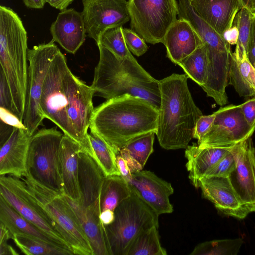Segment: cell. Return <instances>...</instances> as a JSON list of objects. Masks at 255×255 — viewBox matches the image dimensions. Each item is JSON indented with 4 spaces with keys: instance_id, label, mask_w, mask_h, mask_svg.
Listing matches in <instances>:
<instances>
[{
    "instance_id": "bcb514c9",
    "label": "cell",
    "mask_w": 255,
    "mask_h": 255,
    "mask_svg": "<svg viewBox=\"0 0 255 255\" xmlns=\"http://www.w3.org/2000/svg\"><path fill=\"white\" fill-rule=\"evenodd\" d=\"M74 0H46L51 6L56 9L63 11L67 9L68 6Z\"/></svg>"
},
{
    "instance_id": "b9f144b4",
    "label": "cell",
    "mask_w": 255,
    "mask_h": 255,
    "mask_svg": "<svg viewBox=\"0 0 255 255\" xmlns=\"http://www.w3.org/2000/svg\"><path fill=\"white\" fill-rule=\"evenodd\" d=\"M0 117L1 122L13 127L25 128L22 122L13 113L0 108Z\"/></svg>"
},
{
    "instance_id": "ba28073f",
    "label": "cell",
    "mask_w": 255,
    "mask_h": 255,
    "mask_svg": "<svg viewBox=\"0 0 255 255\" xmlns=\"http://www.w3.org/2000/svg\"><path fill=\"white\" fill-rule=\"evenodd\" d=\"M63 135L56 127L37 131L31 137L26 172L44 185L62 193L60 150Z\"/></svg>"
},
{
    "instance_id": "f546056e",
    "label": "cell",
    "mask_w": 255,
    "mask_h": 255,
    "mask_svg": "<svg viewBox=\"0 0 255 255\" xmlns=\"http://www.w3.org/2000/svg\"><path fill=\"white\" fill-rule=\"evenodd\" d=\"M89 136L95 159L106 176L121 175L116 163V153L113 148L96 133L90 131Z\"/></svg>"
},
{
    "instance_id": "8992f818",
    "label": "cell",
    "mask_w": 255,
    "mask_h": 255,
    "mask_svg": "<svg viewBox=\"0 0 255 255\" xmlns=\"http://www.w3.org/2000/svg\"><path fill=\"white\" fill-rule=\"evenodd\" d=\"M20 178L54 229L67 243L74 255H94L81 223L63 193L44 185L27 172Z\"/></svg>"
},
{
    "instance_id": "9c48e42d",
    "label": "cell",
    "mask_w": 255,
    "mask_h": 255,
    "mask_svg": "<svg viewBox=\"0 0 255 255\" xmlns=\"http://www.w3.org/2000/svg\"><path fill=\"white\" fill-rule=\"evenodd\" d=\"M59 50L52 40L28 49L29 65L22 123L31 136L45 119L40 106L42 89L50 65Z\"/></svg>"
},
{
    "instance_id": "8d00e7d4",
    "label": "cell",
    "mask_w": 255,
    "mask_h": 255,
    "mask_svg": "<svg viewBox=\"0 0 255 255\" xmlns=\"http://www.w3.org/2000/svg\"><path fill=\"white\" fill-rule=\"evenodd\" d=\"M123 33L128 49L134 55L141 56L147 51L148 47L145 40L134 31L123 28Z\"/></svg>"
},
{
    "instance_id": "30bf717a",
    "label": "cell",
    "mask_w": 255,
    "mask_h": 255,
    "mask_svg": "<svg viewBox=\"0 0 255 255\" xmlns=\"http://www.w3.org/2000/svg\"><path fill=\"white\" fill-rule=\"evenodd\" d=\"M128 7L131 29L152 44L163 43L178 16L176 0H128Z\"/></svg>"
},
{
    "instance_id": "6da1fadb",
    "label": "cell",
    "mask_w": 255,
    "mask_h": 255,
    "mask_svg": "<svg viewBox=\"0 0 255 255\" xmlns=\"http://www.w3.org/2000/svg\"><path fill=\"white\" fill-rule=\"evenodd\" d=\"M95 92L73 74L65 55L59 51L45 77L40 106L44 117L95 158L88 129L94 109Z\"/></svg>"
},
{
    "instance_id": "e575fe53",
    "label": "cell",
    "mask_w": 255,
    "mask_h": 255,
    "mask_svg": "<svg viewBox=\"0 0 255 255\" xmlns=\"http://www.w3.org/2000/svg\"><path fill=\"white\" fill-rule=\"evenodd\" d=\"M98 44L120 58H124L131 54L125 41L122 26L114 27L106 30L102 34Z\"/></svg>"
},
{
    "instance_id": "5b68a950",
    "label": "cell",
    "mask_w": 255,
    "mask_h": 255,
    "mask_svg": "<svg viewBox=\"0 0 255 255\" xmlns=\"http://www.w3.org/2000/svg\"><path fill=\"white\" fill-rule=\"evenodd\" d=\"M27 35L22 20L11 8L0 6V70L8 84L15 114L23 117L28 66Z\"/></svg>"
},
{
    "instance_id": "d4e9b609",
    "label": "cell",
    "mask_w": 255,
    "mask_h": 255,
    "mask_svg": "<svg viewBox=\"0 0 255 255\" xmlns=\"http://www.w3.org/2000/svg\"><path fill=\"white\" fill-rule=\"evenodd\" d=\"M0 222L3 223L7 228L12 237L14 233H21L62 247L46 233L23 218L0 195Z\"/></svg>"
},
{
    "instance_id": "f35d334b",
    "label": "cell",
    "mask_w": 255,
    "mask_h": 255,
    "mask_svg": "<svg viewBox=\"0 0 255 255\" xmlns=\"http://www.w3.org/2000/svg\"><path fill=\"white\" fill-rule=\"evenodd\" d=\"M216 117V114L201 116L197 120L194 128L193 138L198 140V143L210 130Z\"/></svg>"
},
{
    "instance_id": "4fadbf2b",
    "label": "cell",
    "mask_w": 255,
    "mask_h": 255,
    "mask_svg": "<svg viewBox=\"0 0 255 255\" xmlns=\"http://www.w3.org/2000/svg\"><path fill=\"white\" fill-rule=\"evenodd\" d=\"M81 12L87 35L99 43L107 29L130 20L127 0H82Z\"/></svg>"
},
{
    "instance_id": "e0dca14e",
    "label": "cell",
    "mask_w": 255,
    "mask_h": 255,
    "mask_svg": "<svg viewBox=\"0 0 255 255\" xmlns=\"http://www.w3.org/2000/svg\"><path fill=\"white\" fill-rule=\"evenodd\" d=\"M31 136L25 128L13 127L10 135L0 145V175H10L20 178L26 173Z\"/></svg>"
},
{
    "instance_id": "f907efd6",
    "label": "cell",
    "mask_w": 255,
    "mask_h": 255,
    "mask_svg": "<svg viewBox=\"0 0 255 255\" xmlns=\"http://www.w3.org/2000/svg\"><path fill=\"white\" fill-rule=\"evenodd\" d=\"M243 7H245L252 13L255 11V0H241Z\"/></svg>"
},
{
    "instance_id": "d6a6232c",
    "label": "cell",
    "mask_w": 255,
    "mask_h": 255,
    "mask_svg": "<svg viewBox=\"0 0 255 255\" xmlns=\"http://www.w3.org/2000/svg\"><path fill=\"white\" fill-rule=\"evenodd\" d=\"M253 13L245 7H242L237 13L234 23L239 30V38L235 51L233 55L238 62L247 58V52Z\"/></svg>"
},
{
    "instance_id": "ab89813d",
    "label": "cell",
    "mask_w": 255,
    "mask_h": 255,
    "mask_svg": "<svg viewBox=\"0 0 255 255\" xmlns=\"http://www.w3.org/2000/svg\"><path fill=\"white\" fill-rule=\"evenodd\" d=\"M244 117L251 126H255V97L241 104Z\"/></svg>"
},
{
    "instance_id": "4316f807",
    "label": "cell",
    "mask_w": 255,
    "mask_h": 255,
    "mask_svg": "<svg viewBox=\"0 0 255 255\" xmlns=\"http://www.w3.org/2000/svg\"><path fill=\"white\" fill-rule=\"evenodd\" d=\"M131 194L128 182L121 175L106 176L100 197L101 211H114L117 207Z\"/></svg>"
},
{
    "instance_id": "f1b7e54d",
    "label": "cell",
    "mask_w": 255,
    "mask_h": 255,
    "mask_svg": "<svg viewBox=\"0 0 255 255\" xmlns=\"http://www.w3.org/2000/svg\"><path fill=\"white\" fill-rule=\"evenodd\" d=\"M208 64V50L205 43L178 63L188 77L201 87L207 81Z\"/></svg>"
},
{
    "instance_id": "d6986e66",
    "label": "cell",
    "mask_w": 255,
    "mask_h": 255,
    "mask_svg": "<svg viewBox=\"0 0 255 255\" xmlns=\"http://www.w3.org/2000/svg\"><path fill=\"white\" fill-rule=\"evenodd\" d=\"M106 177L96 159L81 149L79 153L78 165V182L81 193L79 202L84 206L101 211V193Z\"/></svg>"
},
{
    "instance_id": "484cf974",
    "label": "cell",
    "mask_w": 255,
    "mask_h": 255,
    "mask_svg": "<svg viewBox=\"0 0 255 255\" xmlns=\"http://www.w3.org/2000/svg\"><path fill=\"white\" fill-rule=\"evenodd\" d=\"M229 84L232 85L240 96L255 97V68L248 58L237 61L231 55Z\"/></svg>"
},
{
    "instance_id": "277c9868",
    "label": "cell",
    "mask_w": 255,
    "mask_h": 255,
    "mask_svg": "<svg viewBox=\"0 0 255 255\" xmlns=\"http://www.w3.org/2000/svg\"><path fill=\"white\" fill-rule=\"evenodd\" d=\"M97 46L100 59L91 86L94 96L109 100L129 94L147 100L159 109V81L152 77L131 54L120 58L100 44Z\"/></svg>"
},
{
    "instance_id": "4dcf8cb0",
    "label": "cell",
    "mask_w": 255,
    "mask_h": 255,
    "mask_svg": "<svg viewBox=\"0 0 255 255\" xmlns=\"http://www.w3.org/2000/svg\"><path fill=\"white\" fill-rule=\"evenodd\" d=\"M158 227L153 226L140 234L134 240L128 255H166L161 245Z\"/></svg>"
},
{
    "instance_id": "7dc6e473",
    "label": "cell",
    "mask_w": 255,
    "mask_h": 255,
    "mask_svg": "<svg viewBox=\"0 0 255 255\" xmlns=\"http://www.w3.org/2000/svg\"><path fill=\"white\" fill-rule=\"evenodd\" d=\"M100 218L103 225L111 224L115 219V213L110 210H106L101 212Z\"/></svg>"
},
{
    "instance_id": "2e32d148",
    "label": "cell",
    "mask_w": 255,
    "mask_h": 255,
    "mask_svg": "<svg viewBox=\"0 0 255 255\" xmlns=\"http://www.w3.org/2000/svg\"><path fill=\"white\" fill-rule=\"evenodd\" d=\"M199 188L204 197L224 214L243 219L249 214L229 177L204 176L199 180Z\"/></svg>"
},
{
    "instance_id": "3957f363",
    "label": "cell",
    "mask_w": 255,
    "mask_h": 255,
    "mask_svg": "<svg viewBox=\"0 0 255 255\" xmlns=\"http://www.w3.org/2000/svg\"><path fill=\"white\" fill-rule=\"evenodd\" d=\"M188 78L186 74L174 73L159 80L161 99L156 135L165 149L186 148L203 115L188 88Z\"/></svg>"
},
{
    "instance_id": "cb8c5ba5",
    "label": "cell",
    "mask_w": 255,
    "mask_h": 255,
    "mask_svg": "<svg viewBox=\"0 0 255 255\" xmlns=\"http://www.w3.org/2000/svg\"><path fill=\"white\" fill-rule=\"evenodd\" d=\"M185 151L187 161L186 167L192 184L199 188V180L206 172L226 155L231 149L222 148H200L198 145H188Z\"/></svg>"
},
{
    "instance_id": "7c38bea8",
    "label": "cell",
    "mask_w": 255,
    "mask_h": 255,
    "mask_svg": "<svg viewBox=\"0 0 255 255\" xmlns=\"http://www.w3.org/2000/svg\"><path fill=\"white\" fill-rule=\"evenodd\" d=\"M215 113L210 130L198 143L200 148H230L252 136L255 130V126L246 120L241 104L230 105Z\"/></svg>"
},
{
    "instance_id": "603a6c76",
    "label": "cell",
    "mask_w": 255,
    "mask_h": 255,
    "mask_svg": "<svg viewBox=\"0 0 255 255\" xmlns=\"http://www.w3.org/2000/svg\"><path fill=\"white\" fill-rule=\"evenodd\" d=\"M63 195L77 216L89 241L94 255H109L104 235L103 225L100 218L101 211L86 207L79 201Z\"/></svg>"
},
{
    "instance_id": "816d5d0a",
    "label": "cell",
    "mask_w": 255,
    "mask_h": 255,
    "mask_svg": "<svg viewBox=\"0 0 255 255\" xmlns=\"http://www.w3.org/2000/svg\"><path fill=\"white\" fill-rule=\"evenodd\" d=\"M255 14V11L254 12H253Z\"/></svg>"
},
{
    "instance_id": "7a4b0ae2",
    "label": "cell",
    "mask_w": 255,
    "mask_h": 255,
    "mask_svg": "<svg viewBox=\"0 0 255 255\" xmlns=\"http://www.w3.org/2000/svg\"><path fill=\"white\" fill-rule=\"evenodd\" d=\"M159 109L149 101L125 94L94 108L90 125L116 154L128 142L149 132L156 133Z\"/></svg>"
},
{
    "instance_id": "9a60e30c",
    "label": "cell",
    "mask_w": 255,
    "mask_h": 255,
    "mask_svg": "<svg viewBox=\"0 0 255 255\" xmlns=\"http://www.w3.org/2000/svg\"><path fill=\"white\" fill-rule=\"evenodd\" d=\"M128 183L131 191L158 215L173 212L169 197L174 193V189L170 183L153 172L142 169L131 173Z\"/></svg>"
},
{
    "instance_id": "d590c367",
    "label": "cell",
    "mask_w": 255,
    "mask_h": 255,
    "mask_svg": "<svg viewBox=\"0 0 255 255\" xmlns=\"http://www.w3.org/2000/svg\"><path fill=\"white\" fill-rule=\"evenodd\" d=\"M236 167V157L230 149L226 155L206 172L204 176L228 177L231 175Z\"/></svg>"
},
{
    "instance_id": "5bb4252c",
    "label": "cell",
    "mask_w": 255,
    "mask_h": 255,
    "mask_svg": "<svg viewBox=\"0 0 255 255\" xmlns=\"http://www.w3.org/2000/svg\"><path fill=\"white\" fill-rule=\"evenodd\" d=\"M231 149L236 167L229 177L248 212H255V147L252 136Z\"/></svg>"
},
{
    "instance_id": "ee69618b",
    "label": "cell",
    "mask_w": 255,
    "mask_h": 255,
    "mask_svg": "<svg viewBox=\"0 0 255 255\" xmlns=\"http://www.w3.org/2000/svg\"><path fill=\"white\" fill-rule=\"evenodd\" d=\"M119 153L127 161L131 173L143 169V168L142 166L133 159L125 149L122 148L120 150Z\"/></svg>"
},
{
    "instance_id": "f6af8a7d",
    "label": "cell",
    "mask_w": 255,
    "mask_h": 255,
    "mask_svg": "<svg viewBox=\"0 0 255 255\" xmlns=\"http://www.w3.org/2000/svg\"><path fill=\"white\" fill-rule=\"evenodd\" d=\"M224 40L230 45H236L239 38V30L237 25L234 24L227 29L223 34Z\"/></svg>"
},
{
    "instance_id": "ac0fdd59",
    "label": "cell",
    "mask_w": 255,
    "mask_h": 255,
    "mask_svg": "<svg viewBox=\"0 0 255 255\" xmlns=\"http://www.w3.org/2000/svg\"><path fill=\"white\" fill-rule=\"evenodd\" d=\"M52 40L74 54L85 41L86 29L82 12L74 8L61 11L52 23Z\"/></svg>"
},
{
    "instance_id": "836d02e7",
    "label": "cell",
    "mask_w": 255,
    "mask_h": 255,
    "mask_svg": "<svg viewBox=\"0 0 255 255\" xmlns=\"http://www.w3.org/2000/svg\"><path fill=\"white\" fill-rule=\"evenodd\" d=\"M155 133L151 132L137 137L128 142L123 148L143 168L153 152Z\"/></svg>"
},
{
    "instance_id": "ffe728a7",
    "label": "cell",
    "mask_w": 255,
    "mask_h": 255,
    "mask_svg": "<svg viewBox=\"0 0 255 255\" xmlns=\"http://www.w3.org/2000/svg\"><path fill=\"white\" fill-rule=\"evenodd\" d=\"M163 44L167 57L178 64L204 43L189 21L179 18L167 30Z\"/></svg>"
},
{
    "instance_id": "7402d4cb",
    "label": "cell",
    "mask_w": 255,
    "mask_h": 255,
    "mask_svg": "<svg viewBox=\"0 0 255 255\" xmlns=\"http://www.w3.org/2000/svg\"><path fill=\"white\" fill-rule=\"evenodd\" d=\"M82 148L64 134L60 146V160L63 194L74 200L80 201L78 182L79 153Z\"/></svg>"
},
{
    "instance_id": "c3c4849f",
    "label": "cell",
    "mask_w": 255,
    "mask_h": 255,
    "mask_svg": "<svg viewBox=\"0 0 255 255\" xmlns=\"http://www.w3.org/2000/svg\"><path fill=\"white\" fill-rule=\"evenodd\" d=\"M19 254L7 243V241L0 242V255H17Z\"/></svg>"
},
{
    "instance_id": "74e56055",
    "label": "cell",
    "mask_w": 255,
    "mask_h": 255,
    "mask_svg": "<svg viewBox=\"0 0 255 255\" xmlns=\"http://www.w3.org/2000/svg\"><path fill=\"white\" fill-rule=\"evenodd\" d=\"M0 108L15 115L10 89L5 77L1 72H0Z\"/></svg>"
},
{
    "instance_id": "1f68e13d",
    "label": "cell",
    "mask_w": 255,
    "mask_h": 255,
    "mask_svg": "<svg viewBox=\"0 0 255 255\" xmlns=\"http://www.w3.org/2000/svg\"><path fill=\"white\" fill-rule=\"evenodd\" d=\"M244 244L241 238L215 240L198 244L192 255H236Z\"/></svg>"
},
{
    "instance_id": "52a82bcc",
    "label": "cell",
    "mask_w": 255,
    "mask_h": 255,
    "mask_svg": "<svg viewBox=\"0 0 255 255\" xmlns=\"http://www.w3.org/2000/svg\"><path fill=\"white\" fill-rule=\"evenodd\" d=\"M114 213L113 223L103 227L109 255H128L140 234L153 226L159 227V215L132 191Z\"/></svg>"
},
{
    "instance_id": "44dd1931",
    "label": "cell",
    "mask_w": 255,
    "mask_h": 255,
    "mask_svg": "<svg viewBox=\"0 0 255 255\" xmlns=\"http://www.w3.org/2000/svg\"><path fill=\"white\" fill-rule=\"evenodd\" d=\"M195 12L223 36L243 7L241 0H189Z\"/></svg>"
},
{
    "instance_id": "83f0119b",
    "label": "cell",
    "mask_w": 255,
    "mask_h": 255,
    "mask_svg": "<svg viewBox=\"0 0 255 255\" xmlns=\"http://www.w3.org/2000/svg\"><path fill=\"white\" fill-rule=\"evenodd\" d=\"M11 239L21 252L27 255H74L70 250L23 233H14Z\"/></svg>"
},
{
    "instance_id": "681fc988",
    "label": "cell",
    "mask_w": 255,
    "mask_h": 255,
    "mask_svg": "<svg viewBox=\"0 0 255 255\" xmlns=\"http://www.w3.org/2000/svg\"><path fill=\"white\" fill-rule=\"evenodd\" d=\"M24 5L28 8H42L46 3V0H22Z\"/></svg>"
},
{
    "instance_id": "60d3db41",
    "label": "cell",
    "mask_w": 255,
    "mask_h": 255,
    "mask_svg": "<svg viewBox=\"0 0 255 255\" xmlns=\"http://www.w3.org/2000/svg\"><path fill=\"white\" fill-rule=\"evenodd\" d=\"M247 58L255 68V14L253 13L251 32L248 44Z\"/></svg>"
},
{
    "instance_id": "8fae6325",
    "label": "cell",
    "mask_w": 255,
    "mask_h": 255,
    "mask_svg": "<svg viewBox=\"0 0 255 255\" xmlns=\"http://www.w3.org/2000/svg\"><path fill=\"white\" fill-rule=\"evenodd\" d=\"M0 195L23 218L59 245L72 252L66 241L54 229L21 178L10 175H0Z\"/></svg>"
},
{
    "instance_id": "7bdbcfd3",
    "label": "cell",
    "mask_w": 255,
    "mask_h": 255,
    "mask_svg": "<svg viewBox=\"0 0 255 255\" xmlns=\"http://www.w3.org/2000/svg\"><path fill=\"white\" fill-rule=\"evenodd\" d=\"M116 163L121 176L128 182L131 178V173L127 161L120 153L116 155Z\"/></svg>"
}]
</instances>
